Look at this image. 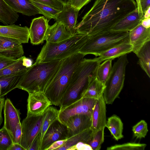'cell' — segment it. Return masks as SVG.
<instances>
[{
  "label": "cell",
  "mask_w": 150,
  "mask_h": 150,
  "mask_svg": "<svg viewBox=\"0 0 150 150\" xmlns=\"http://www.w3.org/2000/svg\"><path fill=\"white\" fill-rule=\"evenodd\" d=\"M137 8L134 0H96L77 25L76 33L89 36L110 30Z\"/></svg>",
  "instance_id": "cell-1"
},
{
  "label": "cell",
  "mask_w": 150,
  "mask_h": 150,
  "mask_svg": "<svg viewBox=\"0 0 150 150\" xmlns=\"http://www.w3.org/2000/svg\"><path fill=\"white\" fill-rule=\"evenodd\" d=\"M84 56L83 54L78 53L62 60L56 72L44 92L52 105L59 106L73 74Z\"/></svg>",
  "instance_id": "cell-2"
},
{
  "label": "cell",
  "mask_w": 150,
  "mask_h": 150,
  "mask_svg": "<svg viewBox=\"0 0 150 150\" xmlns=\"http://www.w3.org/2000/svg\"><path fill=\"white\" fill-rule=\"evenodd\" d=\"M100 64L92 59H83L73 74L62 98L60 109L64 108L83 98L90 82L97 76Z\"/></svg>",
  "instance_id": "cell-3"
},
{
  "label": "cell",
  "mask_w": 150,
  "mask_h": 150,
  "mask_svg": "<svg viewBox=\"0 0 150 150\" xmlns=\"http://www.w3.org/2000/svg\"><path fill=\"white\" fill-rule=\"evenodd\" d=\"M62 60L37 63L27 70L18 88L29 93L43 92L58 69Z\"/></svg>",
  "instance_id": "cell-4"
},
{
  "label": "cell",
  "mask_w": 150,
  "mask_h": 150,
  "mask_svg": "<svg viewBox=\"0 0 150 150\" xmlns=\"http://www.w3.org/2000/svg\"><path fill=\"white\" fill-rule=\"evenodd\" d=\"M88 38L87 36L76 33L69 38L59 43L46 42L35 62L62 60L73 56L78 53Z\"/></svg>",
  "instance_id": "cell-5"
},
{
  "label": "cell",
  "mask_w": 150,
  "mask_h": 150,
  "mask_svg": "<svg viewBox=\"0 0 150 150\" xmlns=\"http://www.w3.org/2000/svg\"><path fill=\"white\" fill-rule=\"evenodd\" d=\"M129 31L111 29L88 36L87 40L80 49L78 53L94 55L101 53L119 45L130 43Z\"/></svg>",
  "instance_id": "cell-6"
},
{
  "label": "cell",
  "mask_w": 150,
  "mask_h": 150,
  "mask_svg": "<svg viewBox=\"0 0 150 150\" xmlns=\"http://www.w3.org/2000/svg\"><path fill=\"white\" fill-rule=\"evenodd\" d=\"M129 63L127 54L118 58L112 67L110 75L105 84L103 96L106 104H112L122 90L126 68Z\"/></svg>",
  "instance_id": "cell-7"
},
{
  "label": "cell",
  "mask_w": 150,
  "mask_h": 150,
  "mask_svg": "<svg viewBox=\"0 0 150 150\" xmlns=\"http://www.w3.org/2000/svg\"><path fill=\"white\" fill-rule=\"evenodd\" d=\"M43 116V114L36 116L27 114L26 117L21 123L22 135L20 144L25 150H28L34 139L39 134Z\"/></svg>",
  "instance_id": "cell-8"
},
{
  "label": "cell",
  "mask_w": 150,
  "mask_h": 150,
  "mask_svg": "<svg viewBox=\"0 0 150 150\" xmlns=\"http://www.w3.org/2000/svg\"><path fill=\"white\" fill-rule=\"evenodd\" d=\"M97 100L83 97L70 105L60 109L58 120L65 124L71 117L81 114H91Z\"/></svg>",
  "instance_id": "cell-9"
},
{
  "label": "cell",
  "mask_w": 150,
  "mask_h": 150,
  "mask_svg": "<svg viewBox=\"0 0 150 150\" xmlns=\"http://www.w3.org/2000/svg\"><path fill=\"white\" fill-rule=\"evenodd\" d=\"M69 137L66 125L57 120L50 126L45 133L39 150H46L54 142L67 139Z\"/></svg>",
  "instance_id": "cell-10"
},
{
  "label": "cell",
  "mask_w": 150,
  "mask_h": 150,
  "mask_svg": "<svg viewBox=\"0 0 150 150\" xmlns=\"http://www.w3.org/2000/svg\"><path fill=\"white\" fill-rule=\"evenodd\" d=\"M27 100V113L34 116L42 115L52 104L43 92L29 93Z\"/></svg>",
  "instance_id": "cell-11"
},
{
  "label": "cell",
  "mask_w": 150,
  "mask_h": 150,
  "mask_svg": "<svg viewBox=\"0 0 150 150\" xmlns=\"http://www.w3.org/2000/svg\"><path fill=\"white\" fill-rule=\"evenodd\" d=\"M79 11L70 4H64L62 10L55 20L63 24L67 31L72 35L76 33V28Z\"/></svg>",
  "instance_id": "cell-12"
},
{
  "label": "cell",
  "mask_w": 150,
  "mask_h": 150,
  "mask_svg": "<svg viewBox=\"0 0 150 150\" xmlns=\"http://www.w3.org/2000/svg\"><path fill=\"white\" fill-rule=\"evenodd\" d=\"M24 53L22 44L11 38L0 36V54L14 59L23 57Z\"/></svg>",
  "instance_id": "cell-13"
},
{
  "label": "cell",
  "mask_w": 150,
  "mask_h": 150,
  "mask_svg": "<svg viewBox=\"0 0 150 150\" xmlns=\"http://www.w3.org/2000/svg\"><path fill=\"white\" fill-rule=\"evenodd\" d=\"M49 20L44 16L33 19L29 28L30 42L33 45H38L45 40L46 34L49 26Z\"/></svg>",
  "instance_id": "cell-14"
},
{
  "label": "cell",
  "mask_w": 150,
  "mask_h": 150,
  "mask_svg": "<svg viewBox=\"0 0 150 150\" xmlns=\"http://www.w3.org/2000/svg\"><path fill=\"white\" fill-rule=\"evenodd\" d=\"M4 127L8 132L12 140L18 123L20 122L19 111L13 105L10 100L6 99L4 105Z\"/></svg>",
  "instance_id": "cell-15"
},
{
  "label": "cell",
  "mask_w": 150,
  "mask_h": 150,
  "mask_svg": "<svg viewBox=\"0 0 150 150\" xmlns=\"http://www.w3.org/2000/svg\"><path fill=\"white\" fill-rule=\"evenodd\" d=\"M91 124V114H81L70 117L65 125L70 137L90 128Z\"/></svg>",
  "instance_id": "cell-16"
},
{
  "label": "cell",
  "mask_w": 150,
  "mask_h": 150,
  "mask_svg": "<svg viewBox=\"0 0 150 150\" xmlns=\"http://www.w3.org/2000/svg\"><path fill=\"white\" fill-rule=\"evenodd\" d=\"M91 128L94 132L105 128L107 122L106 103L103 96L97 99L91 115Z\"/></svg>",
  "instance_id": "cell-17"
},
{
  "label": "cell",
  "mask_w": 150,
  "mask_h": 150,
  "mask_svg": "<svg viewBox=\"0 0 150 150\" xmlns=\"http://www.w3.org/2000/svg\"><path fill=\"white\" fill-rule=\"evenodd\" d=\"M29 28L15 24L0 25V36L15 39L21 44L28 43L30 39Z\"/></svg>",
  "instance_id": "cell-18"
},
{
  "label": "cell",
  "mask_w": 150,
  "mask_h": 150,
  "mask_svg": "<svg viewBox=\"0 0 150 150\" xmlns=\"http://www.w3.org/2000/svg\"><path fill=\"white\" fill-rule=\"evenodd\" d=\"M129 37L132 52L136 54L143 45L150 40V28H146L141 23L129 31Z\"/></svg>",
  "instance_id": "cell-19"
},
{
  "label": "cell",
  "mask_w": 150,
  "mask_h": 150,
  "mask_svg": "<svg viewBox=\"0 0 150 150\" xmlns=\"http://www.w3.org/2000/svg\"><path fill=\"white\" fill-rule=\"evenodd\" d=\"M29 68L12 74L0 77L1 91L0 98L4 97L9 92L18 88L25 73Z\"/></svg>",
  "instance_id": "cell-20"
},
{
  "label": "cell",
  "mask_w": 150,
  "mask_h": 150,
  "mask_svg": "<svg viewBox=\"0 0 150 150\" xmlns=\"http://www.w3.org/2000/svg\"><path fill=\"white\" fill-rule=\"evenodd\" d=\"M72 35L63 24L56 22L52 25H49L46 34L45 40L46 42L57 43L69 38Z\"/></svg>",
  "instance_id": "cell-21"
},
{
  "label": "cell",
  "mask_w": 150,
  "mask_h": 150,
  "mask_svg": "<svg viewBox=\"0 0 150 150\" xmlns=\"http://www.w3.org/2000/svg\"><path fill=\"white\" fill-rule=\"evenodd\" d=\"M14 11L28 16L40 14L31 0H4Z\"/></svg>",
  "instance_id": "cell-22"
},
{
  "label": "cell",
  "mask_w": 150,
  "mask_h": 150,
  "mask_svg": "<svg viewBox=\"0 0 150 150\" xmlns=\"http://www.w3.org/2000/svg\"><path fill=\"white\" fill-rule=\"evenodd\" d=\"M143 16L139 14L137 8L124 17L111 29L129 31L141 23Z\"/></svg>",
  "instance_id": "cell-23"
},
{
  "label": "cell",
  "mask_w": 150,
  "mask_h": 150,
  "mask_svg": "<svg viewBox=\"0 0 150 150\" xmlns=\"http://www.w3.org/2000/svg\"><path fill=\"white\" fill-rule=\"evenodd\" d=\"M132 52V46L130 43H125L112 47L101 53L98 57L92 59L100 64L107 59L113 60Z\"/></svg>",
  "instance_id": "cell-24"
},
{
  "label": "cell",
  "mask_w": 150,
  "mask_h": 150,
  "mask_svg": "<svg viewBox=\"0 0 150 150\" xmlns=\"http://www.w3.org/2000/svg\"><path fill=\"white\" fill-rule=\"evenodd\" d=\"M93 133L94 132L90 128L72 136L68 138L65 143L56 150H68L80 142L88 144L92 139Z\"/></svg>",
  "instance_id": "cell-25"
},
{
  "label": "cell",
  "mask_w": 150,
  "mask_h": 150,
  "mask_svg": "<svg viewBox=\"0 0 150 150\" xmlns=\"http://www.w3.org/2000/svg\"><path fill=\"white\" fill-rule=\"evenodd\" d=\"M59 112V110L50 106L44 113L41 129L38 134L40 147L42 140L47 130L55 121L58 120Z\"/></svg>",
  "instance_id": "cell-26"
},
{
  "label": "cell",
  "mask_w": 150,
  "mask_h": 150,
  "mask_svg": "<svg viewBox=\"0 0 150 150\" xmlns=\"http://www.w3.org/2000/svg\"><path fill=\"white\" fill-rule=\"evenodd\" d=\"M19 16L4 0H0V22L5 25L13 24L18 20Z\"/></svg>",
  "instance_id": "cell-27"
},
{
  "label": "cell",
  "mask_w": 150,
  "mask_h": 150,
  "mask_svg": "<svg viewBox=\"0 0 150 150\" xmlns=\"http://www.w3.org/2000/svg\"><path fill=\"white\" fill-rule=\"evenodd\" d=\"M105 127L109 130L115 140L117 141L123 137V123L120 117L117 115H113L108 118Z\"/></svg>",
  "instance_id": "cell-28"
},
{
  "label": "cell",
  "mask_w": 150,
  "mask_h": 150,
  "mask_svg": "<svg viewBox=\"0 0 150 150\" xmlns=\"http://www.w3.org/2000/svg\"><path fill=\"white\" fill-rule=\"evenodd\" d=\"M139 58L138 64L150 77V40L146 42L136 54Z\"/></svg>",
  "instance_id": "cell-29"
},
{
  "label": "cell",
  "mask_w": 150,
  "mask_h": 150,
  "mask_svg": "<svg viewBox=\"0 0 150 150\" xmlns=\"http://www.w3.org/2000/svg\"><path fill=\"white\" fill-rule=\"evenodd\" d=\"M105 85L100 82L97 76L90 82L85 91L83 98H88L98 99L103 96Z\"/></svg>",
  "instance_id": "cell-30"
},
{
  "label": "cell",
  "mask_w": 150,
  "mask_h": 150,
  "mask_svg": "<svg viewBox=\"0 0 150 150\" xmlns=\"http://www.w3.org/2000/svg\"><path fill=\"white\" fill-rule=\"evenodd\" d=\"M112 60L111 59L105 60L102 64H100L98 66L97 78L105 85L111 71Z\"/></svg>",
  "instance_id": "cell-31"
},
{
  "label": "cell",
  "mask_w": 150,
  "mask_h": 150,
  "mask_svg": "<svg viewBox=\"0 0 150 150\" xmlns=\"http://www.w3.org/2000/svg\"><path fill=\"white\" fill-rule=\"evenodd\" d=\"M24 56L19 59L17 61L0 70V77L12 74L29 68H27L23 65V59Z\"/></svg>",
  "instance_id": "cell-32"
},
{
  "label": "cell",
  "mask_w": 150,
  "mask_h": 150,
  "mask_svg": "<svg viewBox=\"0 0 150 150\" xmlns=\"http://www.w3.org/2000/svg\"><path fill=\"white\" fill-rule=\"evenodd\" d=\"M146 146L145 144L128 142L112 146L107 147V150H144Z\"/></svg>",
  "instance_id": "cell-33"
},
{
  "label": "cell",
  "mask_w": 150,
  "mask_h": 150,
  "mask_svg": "<svg viewBox=\"0 0 150 150\" xmlns=\"http://www.w3.org/2000/svg\"><path fill=\"white\" fill-rule=\"evenodd\" d=\"M32 1L40 10L41 14L43 15L47 19H55L58 14L61 11L48 6Z\"/></svg>",
  "instance_id": "cell-34"
},
{
  "label": "cell",
  "mask_w": 150,
  "mask_h": 150,
  "mask_svg": "<svg viewBox=\"0 0 150 150\" xmlns=\"http://www.w3.org/2000/svg\"><path fill=\"white\" fill-rule=\"evenodd\" d=\"M104 128H101L94 133L91 140L88 143L92 150H100L104 141Z\"/></svg>",
  "instance_id": "cell-35"
},
{
  "label": "cell",
  "mask_w": 150,
  "mask_h": 150,
  "mask_svg": "<svg viewBox=\"0 0 150 150\" xmlns=\"http://www.w3.org/2000/svg\"><path fill=\"white\" fill-rule=\"evenodd\" d=\"M132 131L137 139L144 138L148 131L147 123L144 120H141L132 127Z\"/></svg>",
  "instance_id": "cell-36"
},
{
  "label": "cell",
  "mask_w": 150,
  "mask_h": 150,
  "mask_svg": "<svg viewBox=\"0 0 150 150\" xmlns=\"http://www.w3.org/2000/svg\"><path fill=\"white\" fill-rule=\"evenodd\" d=\"M13 143L8 132L3 126L0 129V150H9Z\"/></svg>",
  "instance_id": "cell-37"
},
{
  "label": "cell",
  "mask_w": 150,
  "mask_h": 150,
  "mask_svg": "<svg viewBox=\"0 0 150 150\" xmlns=\"http://www.w3.org/2000/svg\"><path fill=\"white\" fill-rule=\"evenodd\" d=\"M33 1L39 3L61 11L63 4L57 0H31Z\"/></svg>",
  "instance_id": "cell-38"
},
{
  "label": "cell",
  "mask_w": 150,
  "mask_h": 150,
  "mask_svg": "<svg viewBox=\"0 0 150 150\" xmlns=\"http://www.w3.org/2000/svg\"><path fill=\"white\" fill-rule=\"evenodd\" d=\"M18 60V59H14L9 58L0 54V70Z\"/></svg>",
  "instance_id": "cell-39"
},
{
  "label": "cell",
  "mask_w": 150,
  "mask_h": 150,
  "mask_svg": "<svg viewBox=\"0 0 150 150\" xmlns=\"http://www.w3.org/2000/svg\"><path fill=\"white\" fill-rule=\"evenodd\" d=\"M22 135V131L20 122L18 123L16 126L13 140V143H18L20 144Z\"/></svg>",
  "instance_id": "cell-40"
},
{
  "label": "cell",
  "mask_w": 150,
  "mask_h": 150,
  "mask_svg": "<svg viewBox=\"0 0 150 150\" xmlns=\"http://www.w3.org/2000/svg\"><path fill=\"white\" fill-rule=\"evenodd\" d=\"M91 0H71V4L79 10L85 5L89 3Z\"/></svg>",
  "instance_id": "cell-41"
},
{
  "label": "cell",
  "mask_w": 150,
  "mask_h": 150,
  "mask_svg": "<svg viewBox=\"0 0 150 150\" xmlns=\"http://www.w3.org/2000/svg\"><path fill=\"white\" fill-rule=\"evenodd\" d=\"M92 150L91 147L88 144L80 142L75 146L69 148L68 150Z\"/></svg>",
  "instance_id": "cell-42"
},
{
  "label": "cell",
  "mask_w": 150,
  "mask_h": 150,
  "mask_svg": "<svg viewBox=\"0 0 150 150\" xmlns=\"http://www.w3.org/2000/svg\"><path fill=\"white\" fill-rule=\"evenodd\" d=\"M67 139L58 140L54 142L46 150H56L57 148L62 145L65 143Z\"/></svg>",
  "instance_id": "cell-43"
},
{
  "label": "cell",
  "mask_w": 150,
  "mask_h": 150,
  "mask_svg": "<svg viewBox=\"0 0 150 150\" xmlns=\"http://www.w3.org/2000/svg\"><path fill=\"white\" fill-rule=\"evenodd\" d=\"M40 147V138L38 134L33 141L28 150H39Z\"/></svg>",
  "instance_id": "cell-44"
},
{
  "label": "cell",
  "mask_w": 150,
  "mask_h": 150,
  "mask_svg": "<svg viewBox=\"0 0 150 150\" xmlns=\"http://www.w3.org/2000/svg\"><path fill=\"white\" fill-rule=\"evenodd\" d=\"M141 5L144 15L145 11L150 7V0H141Z\"/></svg>",
  "instance_id": "cell-45"
},
{
  "label": "cell",
  "mask_w": 150,
  "mask_h": 150,
  "mask_svg": "<svg viewBox=\"0 0 150 150\" xmlns=\"http://www.w3.org/2000/svg\"><path fill=\"white\" fill-rule=\"evenodd\" d=\"M33 60L24 56L23 59V66L27 68H30L33 64Z\"/></svg>",
  "instance_id": "cell-46"
},
{
  "label": "cell",
  "mask_w": 150,
  "mask_h": 150,
  "mask_svg": "<svg viewBox=\"0 0 150 150\" xmlns=\"http://www.w3.org/2000/svg\"><path fill=\"white\" fill-rule=\"evenodd\" d=\"M141 25L146 28H150V18H144L142 20Z\"/></svg>",
  "instance_id": "cell-47"
},
{
  "label": "cell",
  "mask_w": 150,
  "mask_h": 150,
  "mask_svg": "<svg viewBox=\"0 0 150 150\" xmlns=\"http://www.w3.org/2000/svg\"><path fill=\"white\" fill-rule=\"evenodd\" d=\"M4 103V97L0 98V127L3 121L1 113Z\"/></svg>",
  "instance_id": "cell-48"
},
{
  "label": "cell",
  "mask_w": 150,
  "mask_h": 150,
  "mask_svg": "<svg viewBox=\"0 0 150 150\" xmlns=\"http://www.w3.org/2000/svg\"><path fill=\"white\" fill-rule=\"evenodd\" d=\"M9 150H25L19 144L13 143Z\"/></svg>",
  "instance_id": "cell-49"
},
{
  "label": "cell",
  "mask_w": 150,
  "mask_h": 150,
  "mask_svg": "<svg viewBox=\"0 0 150 150\" xmlns=\"http://www.w3.org/2000/svg\"><path fill=\"white\" fill-rule=\"evenodd\" d=\"M141 0H136V2L137 5V8L139 14L143 16L141 5Z\"/></svg>",
  "instance_id": "cell-50"
},
{
  "label": "cell",
  "mask_w": 150,
  "mask_h": 150,
  "mask_svg": "<svg viewBox=\"0 0 150 150\" xmlns=\"http://www.w3.org/2000/svg\"><path fill=\"white\" fill-rule=\"evenodd\" d=\"M144 18H150V7L145 11L143 15Z\"/></svg>",
  "instance_id": "cell-51"
},
{
  "label": "cell",
  "mask_w": 150,
  "mask_h": 150,
  "mask_svg": "<svg viewBox=\"0 0 150 150\" xmlns=\"http://www.w3.org/2000/svg\"><path fill=\"white\" fill-rule=\"evenodd\" d=\"M64 4H70L71 0H57Z\"/></svg>",
  "instance_id": "cell-52"
},
{
  "label": "cell",
  "mask_w": 150,
  "mask_h": 150,
  "mask_svg": "<svg viewBox=\"0 0 150 150\" xmlns=\"http://www.w3.org/2000/svg\"><path fill=\"white\" fill-rule=\"evenodd\" d=\"M1 87H0V94H1Z\"/></svg>",
  "instance_id": "cell-53"
}]
</instances>
